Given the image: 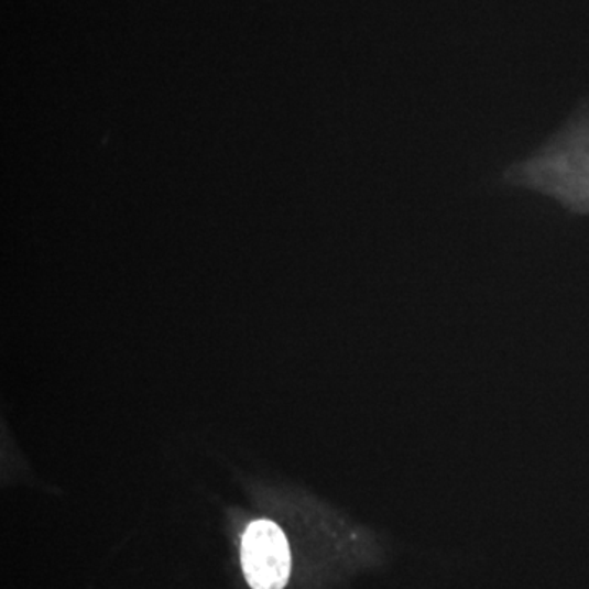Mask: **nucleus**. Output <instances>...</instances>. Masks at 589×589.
Returning a JSON list of instances; mask_svg holds the SVG:
<instances>
[{"mask_svg": "<svg viewBox=\"0 0 589 589\" xmlns=\"http://www.w3.org/2000/svg\"><path fill=\"white\" fill-rule=\"evenodd\" d=\"M242 571L252 589H284L292 570L291 545L272 521L249 524L241 542Z\"/></svg>", "mask_w": 589, "mask_h": 589, "instance_id": "1", "label": "nucleus"}]
</instances>
